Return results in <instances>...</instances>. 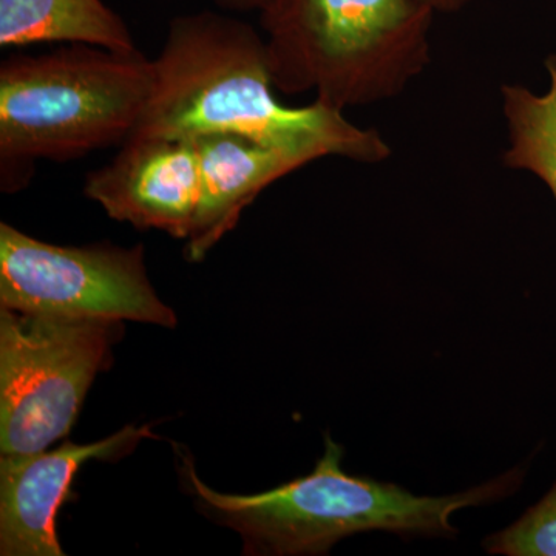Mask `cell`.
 Here are the masks:
<instances>
[{
	"label": "cell",
	"mask_w": 556,
	"mask_h": 556,
	"mask_svg": "<svg viewBox=\"0 0 556 556\" xmlns=\"http://www.w3.org/2000/svg\"><path fill=\"white\" fill-rule=\"evenodd\" d=\"M153 65L152 97L131 137L237 135L311 161L339 156L379 164L391 156L378 130L362 129L339 110L317 101L281 104L265 36L237 17L215 11L175 17Z\"/></svg>",
	"instance_id": "obj_1"
},
{
	"label": "cell",
	"mask_w": 556,
	"mask_h": 556,
	"mask_svg": "<svg viewBox=\"0 0 556 556\" xmlns=\"http://www.w3.org/2000/svg\"><path fill=\"white\" fill-rule=\"evenodd\" d=\"M155 86L139 50L68 43L13 54L0 65V179L17 190L39 160L72 161L121 146L137 130Z\"/></svg>",
	"instance_id": "obj_2"
},
{
	"label": "cell",
	"mask_w": 556,
	"mask_h": 556,
	"mask_svg": "<svg viewBox=\"0 0 556 556\" xmlns=\"http://www.w3.org/2000/svg\"><path fill=\"white\" fill-rule=\"evenodd\" d=\"M434 14L426 0H269L274 87L343 113L396 98L430 65Z\"/></svg>",
	"instance_id": "obj_3"
},
{
	"label": "cell",
	"mask_w": 556,
	"mask_h": 556,
	"mask_svg": "<svg viewBox=\"0 0 556 556\" xmlns=\"http://www.w3.org/2000/svg\"><path fill=\"white\" fill-rule=\"evenodd\" d=\"M343 450L331 438L313 473L258 495H226L189 479L206 506L241 533L251 554L321 555L354 533L383 530L404 538H452L453 511L503 500L518 489L521 470L457 495L415 496L408 490L342 468Z\"/></svg>",
	"instance_id": "obj_4"
},
{
	"label": "cell",
	"mask_w": 556,
	"mask_h": 556,
	"mask_svg": "<svg viewBox=\"0 0 556 556\" xmlns=\"http://www.w3.org/2000/svg\"><path fill=\"white\" fill-rule=\"evenodd\" d=\"M118 321L0 313V450L43 452L67 437Z\"/></svg>",
	"instance_id": "obj_5"
},
{
	"label": "cell",
	"mask_w": 556,
	"mask_h": 556,
	"mask_svg": "<svg viewBox=\"0 0 556 556\" xmlns=\"http://www.w3.org/2000/svg\"><path fill=\"white\" fill-rule=\"evenodd\" d=\"M0 302L39 316L177 324L150 285L144 248L56 247L7 223L0 225Z\"/></svg>",
	"instance_id": "obj_6"
},
{
	"label": "cell",
	"mask_w": 556,
	"mask_h": 556,
	"mask_svg": "<svg viewBox=\"0 0 556 556\" xmlns=\"http://www.w3.org/2000/svg\"><path fill=\"white\" fill-rule=\"evenodd\" d=\"M84 193L109 217L188 240L201 199L200 156L192 139L131 137Z\"/></svg>",
	"instance_id": "obj_7"
},
{
	"label": "cell",
	"mask_w": 556,
	"mask_h": 556,
	"mask_svg": "<svg viewBox=\"0 0 556 556\" xmlns=\"http://www.w3.org/2000/svg\"><path fill=\"white\" fill-rule=\"evenodd\" d=\"M149 428L126 427L97 444L65 442L53 452L2 455L0 460V555L62 556L58 510L73 478L90 459H115L129 453Z\"/></svg>",
	"instance_id": "obj_8"
},
{
	"label": "cell",
	"mask_w": 556,
	"mask_h": 556,
	"mask_svg": "<svg viewBox=\"0 0 556 556\" xmlns=\"http://www.w3.org/2000/svg\"><path fill=\"white\" fill-rule=\"evenodd\" d=\"M192 141L200 156L201 199L186 244L190 262L206 257L263 190L313 163L300 153L237 135H207Z\"/></svg>",
	"instance_id": "obj_9"
},
{
	"label": "cell",
	"mask_w": 556,
	"mask_h": 556,
	"mask_svg": "<svg viewBox=\"0 0 556 556\" xmlns=\"http://www.w3.org/2000/svg\"><path fill=\"white\" fill-rule=\"evenodd\" d=\"M50 42L138 50L126 22L102 0H0L2 49Z\"/></svg>",
	"instance_id": "obj_10"
},
{
	"label": "cell",
	"mask_w": 556,
	"mask_h": 556,
	"mask_svg": "<svg viewBox=\"0 0 556 556\" xmlns=\"http://www.w3.org/2000/svg\"><path fill=\"white\" fill-rule=\"evenodd\" d=\"M551 87L536 94L518 84L501 87L508 148L503 164L508 169L532 172L546 182L556 201V54L546 61Z\"/></svg>",
	"instance_id": "obj_11"
},
{
	"label": "cell",
	"mask_w": 556,
	"mask_h": 556,
	"mask_svg": "<svg viewBox=\"0 0 556 556\" xmlns=\"http://www.w3.org/2000/svg\"><path fill=\"white\" fill-rule=\"evenodd\" d=\"M484 546L492 555L556 556V482L515 525L486 538Z\"/></svg>",
	"instance_id": "obj_12"
},
{
	"label": "cell",
	"mask_w": 556,
	"mask_h": 556,
	"mask_svg": "<svg viewBox=\"0 0 556 556\" xmlns=\"http://www.w3.org/2000/svg\"><path fill=\"white\" fill-rule=\"evenodd\" d=\"M222 9L230 11H262L269 0H215Z\"/></svg>",
	"instance_id": "obj_13"
},
{
	"label": "cell",
	"mask_w": 556,
	"mask_h": 556,
	"mask_svg": "<svg viewBox=\"0 0 556 556\" xmlns=\"http://www.w3.org/2000/svg\"><path fill=\"white\" fill-rule=\"evenodd\" d=\"M437 13H457L466 9L473 0H426Z\"/></svg>",
	"instance_id": "obj_14"
}]
</instances>
